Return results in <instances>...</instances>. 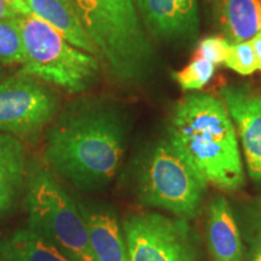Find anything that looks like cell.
I'll return each mask as SVG.
<instances>
[{
    "instance_id": "obj_1",
    "label": "cell",
    "mask_w": 261,
    "mask_h": 261,
    "mask_svg": "<svg viewBox=\"0 0 261 261\" xmlns=\"http://www.w3.org/2000/svg\"><path fill=\"white\" fill-rule=\"evenodd\" d=\"M125 127L115 112L96 106L74 107L46 135L45 162L81 190L104 187L121 165Z\"/></svg>"
},
{
    "instance_id": "obj_2",
    "label": "cell",
    "mask_w": 261,
    "mask_h": 261,
    "mask_svg": "<svg viewBox=\"0 0 261 261\" xmlns=\"http://www.w3.org/2000/svg\"><path fill=\"white\" fill-rule=\"evenodd\" d=\"M169 143L207 182L225 191L244 184L236 127L225 103L210 94H190L175 107Z\"/></svg>"
},
{
    "instance_id": "obj_3",
    "label": "cell",
    "mask_w": 261,
    "mask_h": 261,
    "mask_svg": "<svg viewBox=\"0 0 261 261\" xmlns=\"http://www.w3.org/2000/svg\"><path fill=\"white\" fill-rule=\"evenodd\" d=\"M83 25L110 75L119 83L142 80L154 52L140 24L135 0H75Z\"/></svg>"
},
{
    "instance_id": "obj_4",
    "label": "cell",
    "mask_w": 261,
    "mask_h": 261,
    "mask_svg": "<svg viewBox=\"0 0 261 261\" xmlns=\"http://www.w3.org/2000/svg\"><path fill=\"white\" fill-rule=\"evenodd\" d=\"M24 194L29 228L73 261H97L80 205L58 184L50 169L37 161L27 165Z\"/></svg>"
},
{
    "instance_id": "obj_5",
    "label": "cell",
    "mask_w": 261,
    "mask_h": 261,
    "mask_svg": "<svg viewBox=\"0 0 261 261\" xmlns=\"http://www.w3.org/2000/svg\"><path fill=\"white\" fill-rule=\"evenodd\" d=\"M25 58L21 73L71 93L83 92L96 79L99 62L73 46L56 29L34 15H18Z\"/></svg>"
},
{
    "instance_id": "obj_6",
    "label": "cell",
    "mask_w": 261,
    "mask_h": 261,
    "mask_svg": "<svg viewBox=\"0 0 261 261\" xmlns=\"http://www.w3.org/2000/svg\"><path fill=\"white\" fill-rule=\"evenodd\" d=\"M205 188L207 181L168 139L160 142L149 152L137 181L143 203L171 212L181 219L198 214Z\"/></svg>"
},
{
    "instance_id": "obj_7",
    "label": "cell",
    "mask_w": 261,
    "mask_h": 261,
    "mask_svg": "<svg viewBox=\"0 0 261 261\" xmlns=\"http://www.w3.org/2000/svg\"><path fill=\"white\" fill-rule=\"evenodd\" d=\"M129 261H197L195 234L181 218L137 214L123 224Z\"/></svg>"
},
{
    "instance_id": "obj_8",
    "label": "cell",
    "mask_w": 261,
    "mask_h": 261,
    "mask_svg": "<svg viewBox=\"0 0 261 261\" xmlns=\"http://www.w3.org/2000/svg\"><path fill=\"white\" fill-rule=\"evenodd\" d=\"M58 98L37 77L21 73L0 83V132L34 136L56 116Z\"/></svg>"
},
{
    "instance_id": "obj_9",
    "label": "cell",
    "mask_w": 261,
    "mask_h": 261,
    "mask_svg": "<svg viewBox=\"0 0 261 261\" xmlns=\"http://www.w3.org/2000/svg\"><path fill=\"white\" fill-rule=\"evenodd\" d=\"M242 142L248 173L261 185V96L238 87L221 91Z\"/></svg>"
},
{
    "instance_id": "obj_10",
    "label": "cell",
    "mask_w": 261,
    "mask_h": 261,
    "mask_svg": "<svg viewBox=\"0 0 261 261\" xmlns=\"http://www.w3.org/2000/svg\"><path fill=\"white\" fill-rule=\"evenodd\" d=\"M143 21L154 37L174 41L198 32V0H136Z\"/></svg>"
},
{
    "instance_id": "obj_11",
    "label": "cell",
    "mask_w": 261,
    "mask_h": 261,
    "mask_svg": "<svg viewBox=\"0 0 261 261\" xmlns=\"http://www.w3.org/2000/svg\"><path fill=\"white\" fill-rule=\"evenodd\" d=\"M79 205L89 226L91 248L97 261H129L125 234L116 215L107 208Z\"/></svg>"
},
{
    "instance_id": "obj_12",
    "label": "cell",
    "mask_w": 261,
    "mask_h": 261,
    "mask_svg": "<svg viewBox=\"0 0 261 261\" xmlns=\"http://www.w3.org/2000/svg\"><path fill=\"white\" fill-rule=\"evenodd\" d=\"M24 3L32 15L56 29L73 46L94 56L75 0H24Z\"/></svg>"
},
{
    "instance_id": "obj_13",
    "label": "cell",
    "mask_w": 261,
    "mask_h": 261,
    "mask_svg": "<svg viewBox=\"0 0 261 261\" xmlns=\"http://www.w3.org/2000/svg\"><path fill=\"white\" fill-rule=\"evenodd\" d=\"M207 236L215 261H242L243 247L236 220L226 198L217 197L208 211Z\"/></svg>"
},
{
    "instance_id": "obj_14",
    "label": "cell",
    "mask_w": 261,
    "mask_h": 261,
    "mask_svg": "<svg viewBox=\"0 0 261 261\" xmlns=\"http://www.w3.org/2000/svg\"><path fill=\"white\" fill-rule=\"evenodd\" d=\"M27 165L19 140L0 132V215L11 211L24 191Z\"/></svg>"
},
{
    "instance_id": "obj_15",
    "label": "cell",
    "mask_w": 261,
    "mask_h": 261,
    "mask_svg": "<svg viewBox=\"0 0 261 261\" xmlns=\"http://www.w3.org/2000/svg\"><path fill=\"white\" fill-rule=\"evenodd\" d=\"M215 8L228 42L248 41L261 32V0H215Z\"/></svg>"
},
{
    "instance_id": "obj_16",
    "label": "cell",
    "mask_w": 261,
    "mask_h": 261,
    "mask_svg": "<svg viewBox=\"0 0 261 261\" xmlns=\"http://www.w3.org/2000/svg\"><path fill=\"white\" fill-rule=\"evenodd\" d=\"M0 261H73L50 241L33 231L18 228L0 238Z\"/></svg>"
},
{
    "instance_id": "obj_17",
    "label": "cell",
    "mask_w": 261,
    "mask_h": 261,
    "mask_svg": "<svg viewBox=\"0 0 261 261\" xmlns=\"http://www.w3.org/2000/svg\"><path fill=\"white\" fill-rule=\"evenodd\" d=\"M23 35L17 16L0 21V63L23 64Z\"/></svg>"
},
{
    "instance_id": "obj_18",
    "label": "cell",
    "mask_w": 261,
    "mask_h": 261,
    "mask_svg": "<svg viewBox=\"0 0 261 261\" xmlns=\"http://www.w3.org/2000/svg\"><path fill=\"white\" fill-rule=\"evenodd\" d=\"M215 71V64L203 58H195L188 67L173 74L182 90H200L208 84Z\"/></svg>"
},
{
    "instance_id": "obj_19",
    "label": "cell",
    "mask_w": 261,
    "mask_h": 261,
    "mask_svg": "<svg viewBox=\"0 0 261 261\" xmlns=\"http://www.w3.org/2000/svg\"><path fill=\"white\" fill-rule=\"evenodd\" d=\"M224 63L230 69L242 75L253 74L256 69H259L255 52L250 46L249 41L230 44Z\"/></svg>"
},
{
    "instance_id": "obj_20",
    "label": "cell",
    "mask_w": 261,
    "mask_h": 261,
    "mask_svg": "<svg viewBox=\"0 0 261 261\" xmlns=\"http://www.w3.org/2000/svg\"><path fill=\"white\" fill-rule=\"evenodd\" d=\"M228 46H230V42L226 39L210 37L201 41L195 58H203L213 64L223 63L226 57Z\"/></svg>"
},
{
    "instance_id": "obj_21",
    "label": "cell",
    "mask_w": 261,
    "mask_h": 261,
    "mask_svg": "<svg viewBox=\"0 0 261 261\" xmlns=\"http://www.w3.org/2000/svg\"><path fill=\"white\" fill-rule=\"evenodd\" d=\"M249 41L250 46L253 47L254 52H255L256 56V61H257V68L261 70V32L257 33L255 37L250 39Z\"/></svg>"
},
{
    "instance_id": "obj_22",
    "label": "cell",
    "mask_w": 261,
    "mask_h": 261,
    "mask_svg": "<svg viewBox=\"0 0 261 261\" xmlns=\"http://www.w3.org/2000/svg\"><path fill=\"white\" fill-rule=\"evenodd\" d=\"M16 16H18L17 12H16L5 0H0V21L6 18L16 17Z\"/></svg>"
},
{
    "instance_id": "obj_23",
    "label": "cell",
    "mask_w": 261,
    "mask_h": 261,
    "mask_svg": "<svg viewBox=\"0 0 261 261\" xmlns=\"http://www.w3.org/2000/svg\"><path fill=\"white\" fill-rule=\"evenodd\" d=\"M5 2L8 3V4L11 6V8L14 9L18 15L31 14V12H29V9L27 8V5H25L24 0H5Z\"/></svg>"
},
{
    "instance_id": "obj_24",
    "label": "cell",
    "mask_w": 261,
    "mask_h": 261,
    "mask_svg": "<svg viewBox=\"0 0 261 261\" xmlns=\"http://www.w3.org/2000/svg\"><path fill=\"white\" fill-rule=\"evenodd\" d=\"M253 261H261V240L259 241V243L256 244L255 252H254V256H253Z\"/></svg>"
},
{
    "instance_id": "obj_25",
    "label": "cell",
    "mask_w": 261,
    "mask_h": 261,
    "mask_svg": "<svg viewBox=\"0 0 261 261\" xmlns=\"http://www.w3.org/2000/svg\"><path fill=\"white\" fill-rule=\"evenodd\" d=\"M0 76H2V69H0Z\"/></svg>"
}]
</instances>
